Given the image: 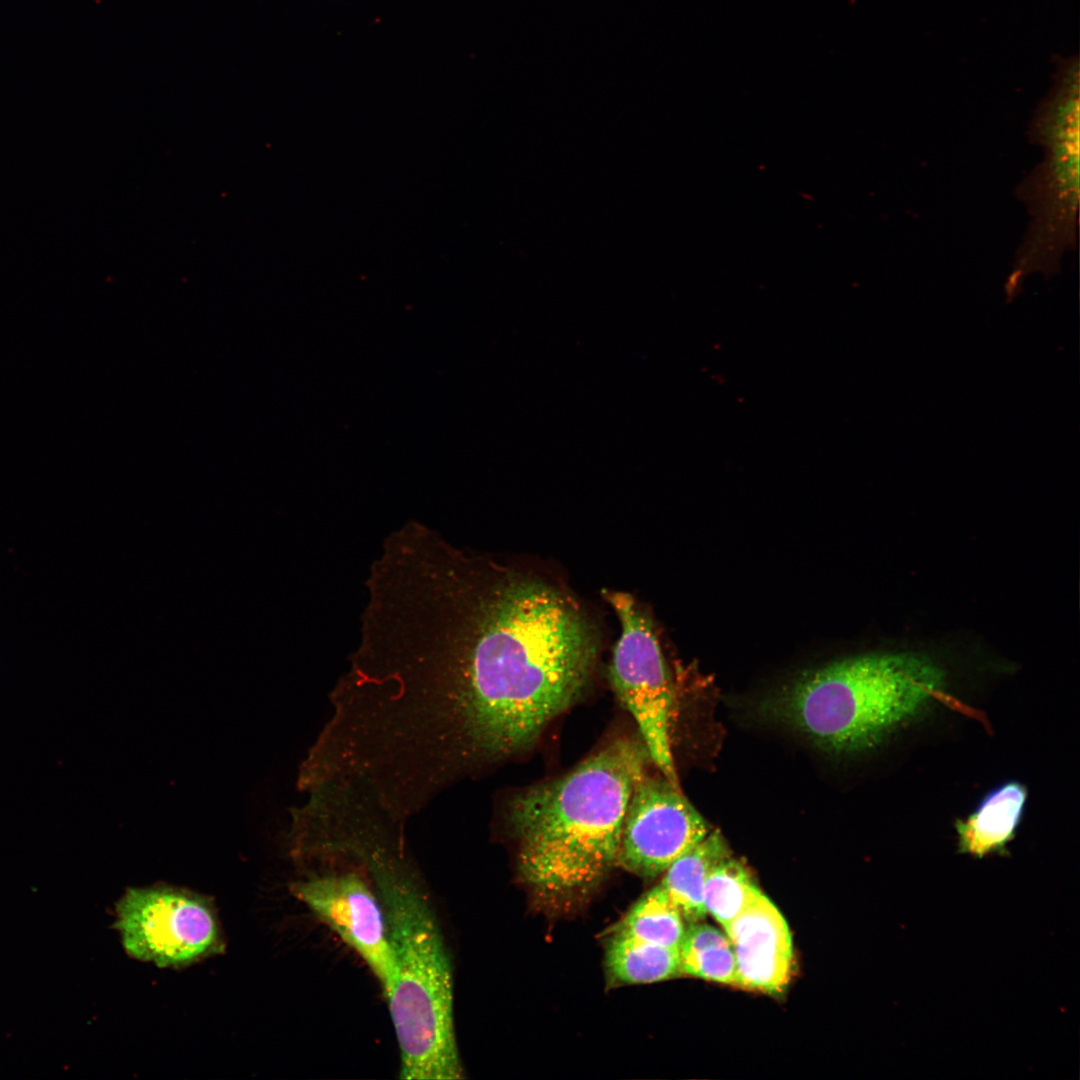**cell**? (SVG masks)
Wrapping results in <instances>:
<instances>
[{"label":"cell","mask_w":1080,"mask_h":1080,"mask_svg":"<svg viewBox=\"0 0 1080 1080\" xmlns=\"http://www.w3.org/2000/svg\"><path fill=\"white\" fill-rule=\"evenodd\" d=\"M761 893L749 870L729 856L709 873L703 890V904L706 912L725 929Z\"/></svg>","instance_id":"cell-15"},{"label":"cell","mask_w":1080,"mask_h":1080,"mask_svg":"<svg viewBox=\"0 0 1080 1080\" xmlns=\"http://www.w3.org/2000/svg\"><path fill=\"white\" fill-rule=\"evenodd\" d=\"M711 828L662 775L637 781L625 813L617 864L646 877L663 873Z\"/></svg>","instance_id":"cell-8"},{"label":"cell","mask_w":1080,"mask_h":1080,"mask_svg":"<svg viewBox=\"0 0 1080 1080\" xmlns=\"http://www.w3.org/2000/svg\"><path fill=\"white\" fill-rule=\"evenodd\" d=\"M349 852L368 872L387 923L394 975L385 998L400 1051V1077L461 1079L450 959L404 832L369 823L352 835Z\"/></svg>","instance_id":"cell-2"},{"label":"cell","mask_w":1080,"mask_h":1080,"mask_svg":"<svg viewBox=\"0 0 1080 1080\" xmlns=\"http://www.w3.org/2000/svg\"><path fill=\"white\" fill-rule=\"evenodd\" d=\"M943 680V671L918 654L862 655L804 674L773 711L822 749L860 752L923 712Z\"/></svg>","instance_id":"cell-4"},{"label":"cell","mask_w":1080,"mask_h":1080,"mask_svg":"<svg viewBox=\"0 0 1080 1080\" xmlns=\"http://www.w3.org/2000/svg\"><path fill=\"white\" fill-rule=\"evenodd\" d=\"M339 678L364 770L414 809L531 747L582 694L597 632L559 587L413 520L372 563Z\"/></svg>","instance_id":"cell-1"},{"label":"cell","mask_w":1080,"mask_h":1080,"mask_svg":"<svg viewBox=\"0 0 1080 1080\" xmlns=\"http://www.w3.org/2000/svg\"><path fill=\"white\" fill-rule=\"evenodd\" d=\"M725 932L735 957L736 986L782 993L793 972V947L788 925L775 905L761 893Z\"/></svg>","instance_id":"cell-10"},{"label":"cell","mask_w":1080,"mask_h":1080,"mask_svg":"<svg viewBox=\"0 0 1080 1080\" xmlns=\"http://www.w3.org/2000/svg\"><path fill=\"white\" fill-rule=\"evenodd\" d=\"M618 615L621 634L610 665L617 697L633 716L642 742L660 774L680 789L671 748L672 681L652 622L628 593L605 591Z\"/></svg>","instance_id":"cell-6"},{"label":"cell","mask_w":1080,"mask_h":1080,"mask_svg":"<svg viewBox=\"0 0 1080 1080\" xmlns=\"http://www.w3.org/2000/svg\"><path fill=\"white\" fill-rule=\"evenodd\" d=\"M729 856L721 834L711 831L664 871L659 885L687 923L699 922L706 917L703 890L707 877L716 864Z\"/></svg>","instance_id":"cell-12"},{"label":"cell","mask_w":1080,"mask_h":1080,"mask_svg":"<svg viewBox=\"0 0 1080 1080\" xmlns=\"http://www.w3.org/2000/svg\"><path fill=\"white\" fill-rule=\"evenodd\" d=\"M116 912L122 945L137 960L181 967L222 950L214 909L193 892L166 886L129 888Z\"/></svg>","instance_id":"cell-7"},{"label":"cell","mask_w":1080,"mask_h":1080,"mask_svg":"<svg viewBox=\"0 0 1080 1080\" xmlns=\"http://www.w3.org/2000/svg\"><path fill=\"white\" fill-rule=\"evenodd\" d=\"M1027 797V788L1018 781L1006 782L990 791L971 814L955 822L959 852L977 858L992 853L1007 854Z\"/></svg>","instance_id":"cell-11"},{"label":"cell","mask_w":1080,"mask_h":1080,"mask_svg":"<svg viewBox=\"0 0 1080 1080\" xmlns=\"http://www.w3.org/2000/svg\"><path fill=\"white\" fill-rule=\"evenodd\" d=\"M678 907L657 885L642 896L625 916L619 931L636 938L680 948L686 925Z\"/></svg>","instance_id":"cell-16"},{"label":"cell","mask_w":1080,"mask_h":1080,"mask_svg":"<svg viewBox=\"0 0 1080 1080\" xmlns=\"http://www.w3.org/2000/svg\"><path fill=\"white\" fill-rule=\"evenodd\" d=\"M371 881L354 869L326 870L296 882L294 895L365 962L384 995L394 960L387 923Z\"/></svg>","instance_id":"cell-9"},{"label":"cell","mask_w":1080,"mask_h":1080,"mask_svg":"<svg viewBox=\"0 0 1080 1080\" xmlns=\"http://www.w3.org/2000/svg\"><path fill=\"white\" fill-rule=\"evenodd\" d=\"M650 760L643 742L618 739L566 775L509 801L507 824L520 874L537 893L565 899L596 886L617 864L629 800Z\"/></svg>","instance_id":"cell-3"},{"label":"cell","mask_w":1080,"mask_h":1080,"mask_svg":"<svg viewBox=\"0 0 1080 1080\" xmlns=\"http://www.w3.org/2000/svg\"><path fill=\"white\" fill-rule=\"evenodd\" d=\"M1029 137L1043 160L1018 187L1031 221L1016 252L1010 276L1023 282L1034 272H1057L1062 256L1076 244L1079 204L1078 85H1057L1035 113Z\"/></svg>","instance_id":"cell-5"},{"label":"cell","mask_w":1080,"mask_h":1080,"mask_svg":"<svg viewBox=\"0 0 1080 1080\" xmlns=\"http://www.w3.org/2000/svg\"><path fill=\"white\" fill-rule=\"evenodd\" d=\"M610 976L626 984H647L680 975L679 949L651 943L618 931L609 941Z\"/></svg>","instance_id":"cell-13"},{"label":"cell","mask_w":1080,"mask_h":1080,"mask_svg":"<svg viewBox=\"0 0 1080 1080\" xmlns=\"http://www.w3.org/2000/svg\"><path fill=\"white\" fill-rule=\"evenodd\" d=\"M680 975L736 986V963L731 942L717 928L689 923L679 948Z\"/></svg>","instance_id":"cell-14"}]
</instances>
